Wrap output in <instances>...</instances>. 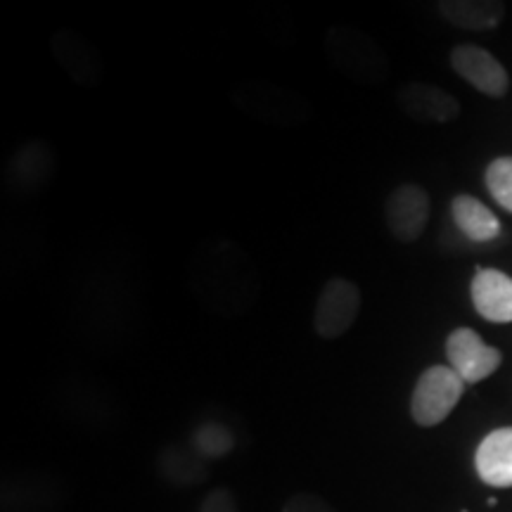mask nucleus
Listing matches in <instances>:
<instances>
[{
  "label": "nucleus",
  "instance_id": "nucleus-1",
  "mask_svg": "<svg viewBox=\"0 0 512 512\" xmlns=\"http://www.w3.org/2000/svg\"><path fill=\"white\" fill-rule=\"evenodd\" d=\"M465 382L451 366H432L420 375L411 396V415L420 427L444 422L463 399Z\"/></svg>",
  "mask_w": 512,
  "mask_h": 512
},
{
  "label": "nucleus",
  "instance_id": "nucleus-2",
  "mask_svg": "<svg viewBox=\"0 0 512 512\" xmlns=\"http://www.w3.org/2000/svg\"><path fill=\"white\" fill-rule=\"evenodd\" d=\"M235 102L249 117L278 126H297L311 117V107L299 93L285 91L273 83H240Z\"/></svg>",
  "mask_w": 512,
  "mask_h": 512
},
{
  "label": "nucleus",
  "instance_id": "nucleus-3",
  "mask_svg": "<svg viewBox=\"0 0 512 512\" xmlns=\"http://www.w3.org/2000/svg\"><path fill=\"white\" fill-rule=\"evenodd\" d=\"M328 55L337 72L354 81L373 83L387 69L382 50L373 38L356 29L332 27L328 31Z\"/></svg>",
  "mask_w": 512,
  "mask_h": 512
},
{
  "label": "nucleus",
  "instance_id": "nucleus-4",
  "mask_svg": "<svg viewBox=\"0 0 512 512\" xmlns=\"http://www.w3.org/2000/svg\"><path fill=\"white\" fill-rule=\"evenodd\" d=\"M361 311V287L347 278H330L320 290L313 330L320 339H339L347 335Z\"/></svg>",
  "mask_w": 512,
  "mask_h": 512
},
{
  "label": "nucleus",
  "instance_id": "nucleus-5",
  "mask_svg": "<svg viewBox=\"0 0 512 512\" xmlns=\"http://www.w3.org/2000/svg\"><path fill=\"white\" fill-rule=\"evenodd\" d=\"M448 366L463 377L465 384L486 380L501 368L503 354L491 344H486L472 328L453 330L446 339Z\"/></svg>",
  "mask_w": 512,
  "mask_h": 512
},
{
  "label": "nucleus",
  "instance_id": "nucleus-6",
  "mask_svg": "<svg viewBox=\"0 0 512 512\" xmlns=\"http://www.w3.org/2000/svg\"><path fill=\"white\" fill-rule=\"evenodd\" d=\"M430 195L415 183L399 185L384 204V219H387L389 233L403 245H411L425 233L430 221Z\"/></svg>",
  "mask_w": 512,
  "mask_h": 512
},
{
  "label": "nucleus",
  "instance_id": "nucleus-7",
  "mask_svg": "<svg viewBox=\"0 0 512 512\" xmlns=\"http://www.w3.org/2000/svg\"><path fill=\"white\" fill-rule=\"evenodd\" d=\"M451 67L460 79L475 86L489 98H505L510 91V76L489 50L475 43H460L451 53Z\"/></svg>",
  "mask_w": 512,
  "mask_h": 512
},
{
  "label": "nucleus",
  "instance_id": "nucleus-8",
  "mask_svg": "<svg viewBox=\"0 0 512 512\" xmlns=\"http://www.w3.org/2000/svg\"><path fill=\"white\" fill-rule=\"evenodd\" d=\"M53 169V147L43 143V140H31V143L17 147L15 155L8 159V166H5V181H8L10 190L22 192V195L29 192L31 195V192L46 188L50 183V176H53Z\"/></svg>",
  "mask_w": 512,
  "mask_h": 512
},
{
  "label": "nucleus",
  "instance_id": "nucleus-9",
  "mask_svg": "<svg viewBox=\"0 0 512 512\" xmlns=\"http://www.w3.org/2000/svg\"><path fill=\"white\" fill-rule=\"evenodd\" d=\"M396 100H399L403 114L415 121H425V124H448L460 114L458 98L432 83H406L399 88Z\"/></svg>",
  "mask_w": 512,
  "mask_h": 512
},
{
  "label": "nucleus",
  "instance_id": "nucleus-10",
  "mask_svg": "<svg viewBox=\"0 0 512 512\" xmlns=\"http://www.w3.org/2000/svg\"><path fill=\"white\" fill-rule=\"evenodd\" d=\"M472 304L491 323H512V278L498 268H477L472 278Z\"/></svg>",
  "mask_w": 512,
  "mask_h": 512
},
{
  "label": "nucleus",
  "instance_id": "nucleus-11",
  "mask_svg": "<svg viewBox=\"0 0 512 512\" xmlns=\"http://www.w3.org/2000/svg\"><path fill=\"white\" fill-rule=\"evenodd\" d=\"M477 475L496 489H512V427L486 434L475 456Z\"/></svg>",
  "mask_w": 512,
  "mask_h": 512
},
{
  "label": "nucleus",
  "instance_id": "nucleus-12",
  "mask_svg": "<svg viewBox=\"0 0 512 512\" xmlns=\"http://www.w3.org/2000/svg\"><path fill=\"white\" fill-rule=\"evenodd\" d=\"M50 48H53L55 60L62 64L64 72L72 76L76 83H81V86H93L95 81L102 79L100 57L79 36L69 34V31H60V34L53 36Z\"/></svg>",
  "mask_w": 512,
  "mask_h": 512
},
{
  "label": "nucleus",
  "instance_id": "nucleus-13",
  "mask_svg": "<svg viewBox=\"0 0 512 512\" xmlns=\"http://www.w3.org/2000/svg\"><path fill=\"white\" fill-rule=\"evenodd\" d=\"M441 19L465 31H494L505 17L498 0H444L437 5Z\"/></svg>",
  "mask_w": 512,
  "mask_h": 512
},
{
  "label": "nucleus",
  "instance_id": "nucleus-14",
  "mask_svg": "<svg viewBox=\"0 0 512 512\" xmlns=\"http://www.w3.org/2000/svg\"><path fill=\"white\" fill-rule=\"evenodd\" d=\"M451 214L460 233L475 242H491L501 235L498 216L472 195H456L451 202Z\"/></svg>",
  "mask_w": 512,
  "mask_h": 512
},
{
  "label": "nucleus",
  "instance_id": "nucleus-15",
  "mask_svg": "<svg viewBox=\"0 0 512 512\" xmlns=\"http://www.w3.org/2000/svg\"><path fill=\"white\" fill-rule=\"evenodd\" d=\"M159 472H162L164 479H169L176 486H190L207 477L204 458L192 446L164 451L162 458H159Z\"/></svg>",
  "mask_w": 512,
  "mask_h": 512
},
{
  "label": "nucleus",
  "instance_id": "nucleus-16",
  "mask_svg": "<svg viewBox=\"0 0 512 512\" xmlns=\"http://www.w3.org/2000/svg\"><path fill=\"white\" fill-rule=\"evenodd\" d=\"M233 434L228 427L219 425V422H204L192 432L190 446L200 453L202 458H223L233 451Z\"/></svg>",
  "mask_w": 512,
  "mask_h": 512
},
{
  "label": "nucleus",
  "instance_id": "nucleus-17",
  "mask_svg": "<svg viewBox=\"0 0 512 512\" xmlns=\"http://www.w3.org/2000/svg\"><path fill=\"white\" fill-rule=\"evenodd\" d=\"M484 183L491 197L512 214V157L494 159L489 169H486Z\"/></svg>",
  "mask_w": 512,
  "mask_h": 512
},
{
  "label": "nucleus",
  "instance_id": "nucleus-18",
  "mask_svg": "<svg viewBox=\"0 0 512 512\" xmlns=\"http://www.w3.org/2000/svg\"><path fill=\"white\" fill-rule=\"evenodd\" d=\"M283 512H337L328 501L313 494H294L285 501Z\"/></svg>",
  "mask_w": 512,
  "mask_h": 512
},
{
  "label": "nucleus",
  "instance_id": "nucleus-19",
  "mask_svg": "<svg viewBox=\"0 0 512 512\" xmlns=\"http://www.w3.org/2000/svg\"><path fill=\"white\" fill-rule=\"evenodd\" d=\"M200 512H240L233 494L228 489H214L204 496Z\"/></svg>",
  "mask_w": 512,
  "mask_h": 512
}]
</instances>
